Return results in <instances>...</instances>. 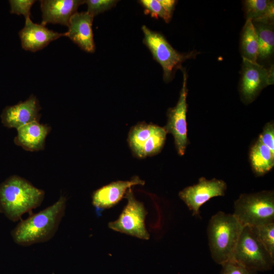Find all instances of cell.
I'll return each mask as SVG.
<instances>
[{
	"label": "cell",
	"instance_id": "1",
	"mask_svg": "<svg viewBox=\"0 0 274 274\" xmlns=\"http://www.w3.org/2000/svg\"><path fill=\"white\" fill-rule=\"evenodd\" d=\"M66 203V197L61 195L52 205L21 220L11 232L14 242L27 247L49 241L58 229L65 214Z\"/></svg>",
	"mask_w": 274,
	"mask_h": 274
},
{
	"label": "cell",
	"instance_id": "2",
	"mask_svg": "<svg viewBox=\"0 0 274 274\" xmlns=\"http://www.w3.org/2000/svg\"><path fill=\"white\" fill-rule=\"evenodd\" d=\"M45 197L44 190L18 176H12L0 185V212L16 222L26 213L39 207Z\"/></svg>",
	"mask_w": 274,
	"mask_h": 274
},
{
	"label": "cell",
	"instance_id": "3",
	"mask_svg": "<svg viewBox=\"0 0 274 274\" xmlns=\"http://www.w3.org/2000/svg\"><path fill=\"white\" fill-rule=\"evenodd\" d=\"M244 226L233 215L219 211L210 219L207 235L211 256L222 265L232 259Z\"/></svg>",
	"mask_w": 274,
	"mask_h": 274
},
{
	"label": "cell",
	"instance_id": "4",
	"mask_svg": "<svg viewBox=\"0 0 274 274\" xmlns=\"http://www.w3.org/2000/svg\"><path fill=\"white\" fill-rule=\"evenodd\" d=\"M233 214L244 226L274 223L273 191L241 194L234 201Z\"/></svg>",
	"mask_w": 274,
	"mask_h": 274
},
{
	"label": "cell",
	"instance_id": "5",
	"mask_svg": "<svg viewBox=\"0 0 274 274\" xmlns=\"http://www.w3.org/2000/svg\"><path fill=\"white\" fill-rule=\"evenodd\" d=\"M144 43L151 51L153 57L161 66L163 79L166 82L173 78L176 71L180 69L186 60L194 58L199 54L196 51L182 54L176 51L160 33L151 30L143 25Z\"/></svg>",
	"mask_w": 274,
	"mask_h": 274
},
{
	"label": "cell",
	"instance_id": "6",
	"mask_svg": "<svg viewBox=\"0 0 274 274\" xmlns=\"http://www.w3.org/2000/svg\"><path fill=\"white\" fill-rule=\"evenodd\" d=\"M232 259L256 271L270 270L274 265V258L261 243L253 227L248 226L243 228Z\"/></svg>",
	"mask_w": 274,
	"mask_h": 274
},
{
	"label": "cell",
	"instance_id": "7",
	"mask_svg": "<svg viewBox=\"0 0 274 274\" xmlns=\"http://www.w3.org/2000/svg\"><path fill=\"white\" fill-rule=\"evenodd\" d=\"M166 134L164 127L141 122L130 129L128 142L133 154L143 158L156 155L161 151Z\"/></svg>",
	"mask_w": 274,
	"mask_h": 274
},
{
	"label": "cell",
	"instance_id": "8",
	"mask_svg": "<svg viewBox=\"0 0 274 274\" xmlns=\"http://www.w3.org/2000/svg\"><path fill=\"white\" fill-rule=\"evenodd\" d=\"M127 203L117 220L109 223V227L121 233L136 237L148 239L145 220L147 212L142 202L136 200L129 188L124 196Z\"/></svg>",
	"mask_w": 274,
	"mask_h": 274
},
{
	"label": "cell",
	"instance_id": "9",
	"mask_svg": "<svg viewBox=\"0 0 274 274\" xmlns=\"http://www.w3.org/2000/svg\"><path fill=\"white\" fill-rule=\"evenodd\" d=\"M180 70L183 72V81L179 98L176 106L168 109L167 111V120L165 126L163 127L167 133H169L173 135L177 152L179 155L183 156L189 144L187 136L186 119L188 89L187 73L182 67Z\"/></svg>",
	"mask_w": 274,
	"mask_h": 274
},
{
	"label": "cell",
	"instance_id": "10",
	"mask_svg": "<svg viewBox=\"0 0 274 274\" xmlns=\"http://www.w3.org/2000/svg\"><path fill=\"white\" fill-rule=\"evenodd\" d=\"M226 189L227 184L222 180L201 177L197 183L180 191L179 196L193 216H199L200 208L204 203L213 197L224 196Z\"/></svg>",
	"mask_w": 274,
	"mask_h": 274
},
{
	"label": "cell",
	"instance_id": "11",
	"mask_svg": "<svg viewBox=\"0 0 274 274\" xmlns=\"http://www.w3.org/2000/svg\"><path fill=\"white\" fill-rule=\"evenodd\" d=\"M273 67L267 68L257 62L243 59L240 92L244 101L252 102L266 86L273 83Z\"/></svg>",
	"mask_w": 274,
	"mask_h": 274
},
{
	"label": "cell",
	"instance_id": "12",
	"mask_svg": "<svg viewBox=\"0 0 274 274\" xmlns=\"http://www.w3.org/2000/svg\"><path fill=\"white\" fill-rule=\"evenodd\" d=\"M144 184V181L135 176L130 180L113 182L97 189L92 195V204L97 215H100L102 211L117 204L131 187Z\"/></svg>",
	"mask_w": 274,
	"mask_h": 274
},
{
	"label": "cell",
	"instance_id": "13",
	"mask_svg": "<svg viewBox=\"0 0 274 274\" xmlns=\"http://www.w3.org/2000/svg\"><path fill=\"white\" fill-rule=\"evenodd\" d=\"M41 107L36 96L31 95L23 101L8 106L4 110L1 117L4 124L16 129L33 121H39Z\"/></svg>",
	"mask_w": 274,
	"mask_h": 274
},
{
	"label": "cell",
	"instance_id": "14",
	"mask_svg": "<svg viewBox=\"0 0 274 274\" xmlns=\"http://www.w3.org/2000/svg\"><path fill=\"white\" fill-rule=\"evenodd\" d=\"M19 36L24 50L36 52L66 34L49 29L41 23H33L28 17L25 19L24 27L19 32Z\"/></svg>",
	"mask_w": 274,
	"mask_h": 274
},
{
	"label": "cell",
	"instance_id": "15",
	"mask_svg": "<svg viewBox=\"0 0 274 274\" xmlns=\"http://www.w3.org/2000/svg\"><path fill=\"white\" fill-rule=\"evenodd\" d=\"M93 18L87 11L76 13L70 18L68 31L65 32L66 37L82 50L89 53L95 51L92 28Z\"/></svg>",
	"mask_w": 274,
	"mask_h": 274
},
{
	"label": "cell",
	"instance_id": "16",
	"mask_svg": "<svg viewBox=\"0 0 274 274\" xmlns=\"http://www.w3.org/2000/svg\"><path fill=\"white\" fill-rule=\"evenodd\" d=\"M42 12L41 24H60L68 25L71 17L77 12L78 7L85 3L81 0H42L40 1Z\"/></svg>",
	"mask_w": 274,
	"mask_h": 274
},
{
	"label": "cell",
	"instance_id": "17",
	"mask_svg": "<svg viewBox=\"0 0 274 274\" xmlns=\"http://www.w3.org/2000/svg\"><path fill=\"white\" fill-rule=\"evenodd\" d=\"M51 130L48 125L33 121L17 129L14 142L26 151L42 150L45 148L46 138Z\"/></svg>",
	"mask_w": 274,
	"mask_h": 274
},
{
	"label": "cell",
	"instance_id": "18",
	"mask_svg": "<svg viewBox=\"0 0 274 274\" xmlns=\"http://www.w3.org/2000/svg\"><path fill=\"white\" fill-rule=\"evenodd\" d=\"M249 160L255 175L262 176L273 168L274 153L257 140L250 148Z\"/></svg>",
	"mask_w": 274,
	"mask_h": 274
},
{
	"label": "cell",
	"instance_id": "19",
	"mask_svg": "<svg viewBox=\"0 0 274 274\" xmlns=\"http://www.w3.org/2000/svg\"><path fill=\"white\" fill-rule=\"evenodd\" d=\"M244 4L247 19H250L253 22L272 23L273 21V1L247 0Z\"/></svg>",
	"mask_w": 274,
	"mask_h": 274
},
{
	"label": "cell",
	"instance_id": "20",
	"mask_svg": "<svg viewBox=\"0 0 274 274\" xmlns=\"http://www.w3.org/2000/svg\"><path fill=\"white\" fill-rule=\"evenodd\" d=\"M241 51L243 59L257 62L258 46L257 34L252 21L247 19L241 38Z\"/></svg>",
	"mask_w": 274,
	"mask_h": 274
},
{
	"label": "cell",
	"instance_id": "21",
	"mask_svg": "<svg viewBox=\"0 0 274 274\" xmlns=\"http://www.w3.org/2000/svg\"><path fill=\"white\" fill-rule=\"evenodd\" d=\"M257 34L258 58L265 59L273 52L274 32L273 23L253 22Z\"/></svg>",
	"mask_w": 274,
	"mask_h": 274
},
{
	"label": "cell",
	"instance_id": "22",
	"mask_svg": "<svg viewBox=\"0 0 274 274\" xmlns=\"http://www.w3.org/2000/svg\"><path fill=\"white\" fill-rule=\"evenodd\" d=\"M252 227L267 251L274 258V223Z\"/></svg>",
	"mask_w": 274,
	"mask_h": 274
},
{
	"label": "cell",
	"instance_id": "23",
	"mask_svg": "<svg viewBox=\"0 0 274 274\" xmlns=\"http://www.w3.org/2000/svg\"><path fill=\"white\" fill-rule=\"evenodd\" d=\"M139 2L144 7L146 14H149L155 18H161L166 23L170 20L172 15L165 10L158 0H141Z\"/></svg>",
	"mask_w": 274,
	"mask_h": 274
},
{
	"label": "cell",
	"instance_id": "24",
	"mask_svg": "<svg viewBox=\"0 0 274 274\" xmlns=\"http://www.w3.org/2000/svg\"><path fill=\"white\" fill-rule=\"evenodd\" d=\"M115 0H87L85 3L87 5V12L92 16L111 9L117 3Z\"/></svg>",
	"mask_w": 274,
	"mask_h": 274
},
{
	"label": "cell",
	"instance_id": "25",
	"mask_svg": "<svg viewBox=\"0 0 274 274\" xmlns=\"http://www.w3.org/2000/svg\"><path fill=\"white\" fill-rule=\"evenodd\" d=\"M10 13L17 15H23L25 18L30 17V9L36 2L34 0H10Z\"/></svg>",
	"mask_w": 274,
	"mask_h": 274
},
{
	"label": "cell",
	"instance_id": "26",
	"mask_svg": "<svg viewBox=\"0 0 274 274\" xmlns=\"http://www.w3.org/2000/svg\"><path fill=\"white\" fill-rule=\"evenodd\" d=\"M220 274H256L257 271L250 269L231 259L221 265Z\"/></svg>",
	"mask_w": 274,
	"mask_h": 274
},
{
	"label": "cell",
	"instance_id": "27",
	"mask_svg": "<svg viewBox=\"0 0 274 274\" xmlns=\"http://www.w3.org/2000/svg\"><path fill=\"white\" fill-rule=\"evenodd\" d=\"M258 140L274 153V123L273 121H270L264 125Z\"/></svg>",
	"mask_w": 274,
	"mask_h": 274
},
{
	"label": "cell",
	"instance_id": "28",
	"mask_svg": "<svg viewBox=\"0 0 274 274\" xmlns=\"http://www.w3.org/2000/svg\"><path fill=\"white\" fill-rule=\"evenodd\" d=\"M158 1L165 10L172 16L177 1L174 0H158Z\"/></svg>",
	"mask_w": 274,
	"mask_h": 274
}]
</instances>
